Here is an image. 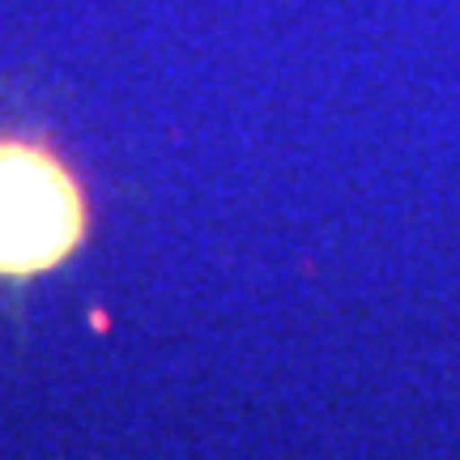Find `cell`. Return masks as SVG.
<instances>
[{"label": "cell", "mask_w": 460, "mask_h": 460, "mask_svg": "<svg viewBox=\"0 0 460 460\" xmlns=\"http://www.w3.org/2000/svg\"><path fill=\"white\" fill-rule=\"evenodd\" d=\"M82 234V205L60 166L22 146H0V273L56 264Z\"/></svg>", "instance_id": "cell-1"}]
</instances>
